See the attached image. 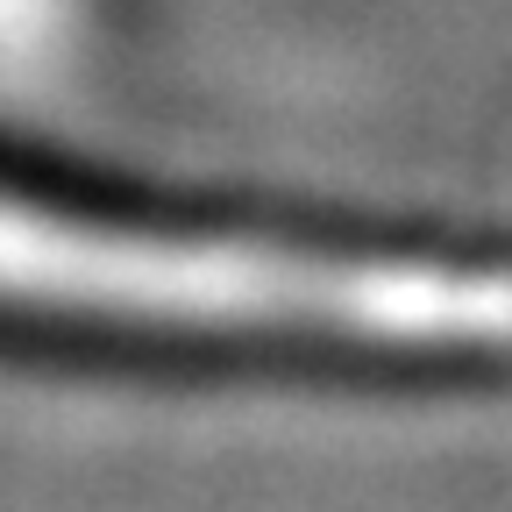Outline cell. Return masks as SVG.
Returning a JSON list of instances; mask_svg holds the SVG:
<instances>
[{
  "instance_id": "6da1fadb",
  "label": "cell",
  "mask_w": 512,
  "mask_h": 512,
  "mask_svg": "<svg viewBox=\"0 0 512 512\" xmlns=\"http://www.w3.org/2000/svg\"><path fill=\"white\" fill-rule=\"evenodd\" d=\"M0 342L313 384H512V235L0 143Z\"/></svg>"
}]
</instances>
